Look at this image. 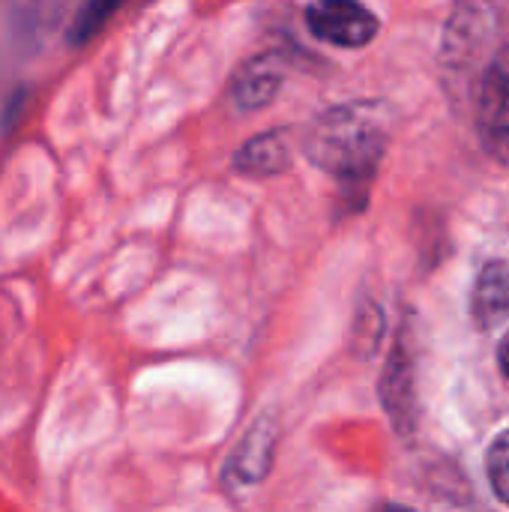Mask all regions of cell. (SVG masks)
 Instances as JSON below:
<instances>
[{"label": "cell", "instance_id": "1", "mask_svg": "<svg viewBox=\"0 0 509 512\" xmlns=\"http://www.w3.org/2000/svg\"><path fill=\"white\" fill-rule=\"evenodd\" d=\"M387 150V120L378 105L354 102L321 114L306 135V156L336 180L363 186Z\"/></svg>", "mask_w": 509, "mask_h": 512}, {"label": "cell", "instance_id": "2", "mask_svg": "<svg viewBox=\"0 0 509 512\" xmlns=\"http://www.w3.org/2000/svg\"><path fill=\"white\" fill-rule=\"evenodd\" d=\"M474 123L483 147L509 162V45H501L477 78Z\"/></svg>", "mask_w": 509, "mask_h": 512}, {"label": "cell", "instance_id": "3", "mask_svg": "<svg viewBox=\"0 0 509 512\" xmlns=\"http://www.w3.org/2000/svg\"><path fill=\"white\" fill-rule=\"evenodd\" d=\"M306 18L321 42L342 48H363L378 33V18L357 0H315Z\"/></svg>", "mask_w": 509, "mask_h": 512}, {"label": "cell", "instance_id": "4", "mask_svg": "<svg viewBox=\"0 0 509 512\" xmlns=\"http://www.w3.org/2000/svg\"><path fill=\"white\" fill-rule=\"evenodd\" d=\"M282 87V63L276 57H255L249 60L237 78H234V87H231V99L237 108L243 111H255V108H264L267 102L276 99Z\"/></svg>", "mask_w": 509, "mask_h": 512}, {"label": "cell", "instance_id": "5", "mask_svg": "<svg viewBox=\"0 0 509 512\" xmlns=\"http://www.w3.org/2000/svg\"><path fill=\"white\" fill-rule=\"evenodd\" d=\"M234 165H237V171H243L249 177L282 174L291 165L288 132L285 129H273V132L255 135L246 147H240V153L234 156Z\"/></svg>", "mask_w": 509, "mask_h": 512}, {"label": "cell", "instance_id": "6", "mask_svg": "<svg viewBox=\"0 0 509 512\" xmlns=\"http://www.w3.org/2000/svg\"><path fill=\"white\" fill-rule=\"evenodd\" d=\"M474 318L480 327L492 330L509 318V270L504 264H489L477 276L474 300H471Z\"/></svg>", "mask_w": 509, "mask_h": 512}, {"label": "cell", "instance_id": "7", "mask_svg": "<svg viewBox=\"0 0 509 512\" xmlns=\"http://www.w3.org/2000/svg\"><path fill=\"white\" fill-rule=\"evenodd\" d=\"M120 6L123 0H84L69 24V45H87Z\"/></svg>", "mask_w": 509, "mask_h": 512}, {"label": "cell", "instance_id": "8", "mask_svg": "<svg viewBox=\"0 0 509 512\" xmlns=\"http://www.w3.org/2000/svg\"><path fill=\"white\" fill-rule=\"evenodd\" d=\"M486 471H489V480H492V489L495 495L509 504V432L498 435V441L489 447V459H486Z\"/></svg>", "mask_w": 509, "mask_h": 512}, {"label": "cell", "instance_id": "9", "mask_svg": "<svg viewBox=\"0 0 509 512\" xmlns=\"http://www.w3.org/2000/svg\"><path fill=\"white\" fill-rule=\"evenodd\" d=\"M501 366H504V375L509 378V336L504 339V348H501Z\"/></svg>", "mask_w": 509, "mask_h": 512}, {"label": "cell", "instance_id": "10", "mask_svg": "<svg viewBox=\"0 0 509 512\" xmlns=\"http://www.w3.org/2000/svg\"><path fill=\"white\" fill-rule=\"evenodd\" d=\"M375 512H414V510H408V507H399V504H384V507H378Z\"/></svg>", "mask_w": 509, "mask_h": 512}]
</instances>
